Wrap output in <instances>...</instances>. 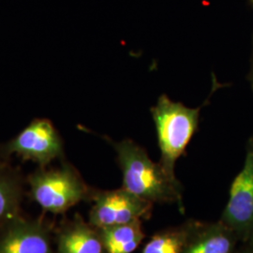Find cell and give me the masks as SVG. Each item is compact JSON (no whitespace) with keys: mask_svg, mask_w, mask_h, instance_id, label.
<instances>
[{"mask_svg":"<svg viewBox=\"0 0 253 253\" xmlns=\"http://www.w3.org/2000/svg\"><path fill=\"white\" fill-rule=\"evenodd\" d=\"M239 253H253V235L241 243Z\"/></svg>","mask_w":253,"mask_h":253,"instance_id":"4fadbf2b","label":"cell"},{"mask_svg":"<svg viewBox=\"0 0 253 253\" xmlns=\"http://www.w3.org/2000/svg\"><path fill=\"white\" fill-rule=\"evenodd\" d=\"M249 81L251 83V86L253 91V54H252V60H251V70L249 73Z\"/></svg>","mask_w":253,"mask_h":253,"instance_id":"5bb4252c","label":"cell"},{"mask_svg":"<svg viewBox=\"0 0 253 253\" xmlns=\"http://www.w3.org/2000/svg\"><path fill=\"white\" fill-rule=\"evenodd\" d=\"M90 202L88 222L98 230L149 219L154 208L153 203L139 198L122 187L113 190L94 189Z\"/></svg>","mask_w":253,"mask_h":253,"instance_id":"277c9868","label":"cell"},{"mask_svg":"<svg viewBox=\"0 0 253 253\" xmlns=\"http://www.w3.org/2000/svg\"><path fill=\"white\" fill-rule=\"evenodd\" d=\"M54 222L19 215L0 224V253H54Z\"/></svg>","mask_w":253,"mask_h":253,"instance_id":"8992f818","label":"cell"},{"mask_svg":"<svg viewBox=\"0 0 253 253\" xmlns=\"http://www.w3.org/2000/svg\"><path fill=\"white\" fill-rule=\"evenodd\" d=\"M12 154L46 168L55 159L63 158V142L49 120L35 119L12 140L0 145L1 158L6 160Z\"/></svg>","mask_w":253,"mask_h":253,"instance_id":"5b68a950","label":"cell"},{"mask_svg":"<svg viewBox=\"0 0 253 253\" xmlns=\"http://www.w3.org/2000/svg\"><path fill=\"white\" fill-rule=\"evenodd\" d=\"M54 253H107L100 230L79 213L64 218L54 228Z\"/></svg>","mask_w":253,"mask_h":253,"instance_id":"9c48e42d","label":"cell"},{"mask_svg":"<svg viewBox=\"0 0 253 253\" xmlns=\"http://www.w3.org/2000/svg\"><path fill=\"white\" fill-rule=\"evenodd\" d=\"M107 253H132L145 239L143 221L100 230Z\"/></svg>","mask_w":253,"mask_h":253,"instance_id":"8fae6325","label":"cell"},{"mask_svg":"<svg viewBox=\"0 0 253 253\" xmlns=\"http://www.w3.org/2000/svg\"><path fill=\"white\" fill-rule=\"evenodd\" d=\"M243 242L253 235V136L247 144L244 165L229 190V198L219 218Z\"/></svg>","mask_w":253,"mask_h":253,"instance_id":"52a82bcc","label":"cell"},{"mask_svg":"<svg viewBox=\"0 0 253 253\" xmlns=\"http://www.w3.org/2000/svg\"><path fill=\"white\" fill-rule=\"evenodd\" d=\"M25 184L20 169L0 161V224L21 215Z\"/></svg>","mask_w":253,"mask_h":253,"instance_id":"30bf717a","label":"cell"},{"mask_svg":"<svg viewBox=\"0 0 253 253\" xmlns=\"http://www.w3.org/2000/svg\"><path fill=\"white\" fill-rule=\"evenodd\" d=\"M201 108H188L162 95L156 106L150 110L161 150L160 163L172 177H175L176 161L185 154L198 128Z\"/></svg>","mask_w":253,"mask_h":253,"instance_id":"3957f363","label":"cell"},{"mask_svg":"<svg viewBox=\"0 0 253 253\" xmlns=\"http://www.w3.org/2000/svg\"><path fill=\"white\" fill-rule=\"evenodd\" d=\"M251 2H252V4L253 5V0H251Z\"/></svg>","mask_w":253,"mask_h":253,"instance_id":"9a60e30c","label":"cell"},{"mask_svg":"<svg viewBox=\"0 0 253 253\" xmlns=\"http://www.w3.org/2000/svg\"><path fill=\"white\" fill-rule=\"evenodd\" d=\"M123 175L122 188L141 199L153 204L176 205L184 213L183 191L180 182L152 162L145 148L132 140L113 142Z\"/></svg>","mask_w":253,"mask_h":253,"instance_id":"6da1fadb","label":"cell"},{"mask_svg":"<svg viewBox=\"0 0 253 253\" xmlns=\"http://www.w3.org/2000/svg\"><path fill=\"white\" fill-rule=\"evenodd\" d=\"M189 230V219L162 230L150 237L141 253H182Z\"/></svg>","mask_w":253,"mask_h":253,"instance_id":"7c38bea8","label":"cell"},{"mask_svg":"<svg viewBox=\"0 0 253 253\" xmlns=\"http://www.w3.org/2000/svg\"><path fill=\"white\" fill-rule=\"evenodd\" d=\"M242 241L222 221L189 219V230L182 253H239Z\"/></svg>","mask_w":253,"mask_h":253,"instance_id":"ba28073f","label":"cell"},{"mask_svg":"<svg viewBox=\"0 0 253 253\" xmlns=\"http://www.w3.org/2000/svg\"><path fill=\"white\" fill-rule=\"evenodd\" d=\"M29 196L44 212L64 215L81 202H90L94 189L83 179L72 164L59 168H39L28 175Z\"/></svg>","mask_w":253,"mask_h":253,"instance_id":"7a4b0ae2","label":"cell"}]
</instances>
